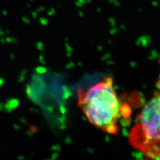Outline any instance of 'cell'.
I'll return each instance as SVG.
<instances>
[{
	"label": "cell",
	"mask_w": 160,
	"mask_h": 160,
	"mask_svg": "<svg viewBox=\"0 0 160 160\" xmlns=\"http://www.w3.org/2000/svg\"><path fill=\"white\" fill-rule=\"evenodd\" d=\"M78 105L95 127L109 134L119 132L122 106L111 77L78 92Z\"/></svg>",
	"instance_id": "cell-1"
},
{
	"label": "cell",
	"mask_w": 160,
	"mask_h": 160,
	"mask_svg": "<svg viewBox=\"0 0 160 160\" xmlns=\"http://www.w3.org/2000/svg\"><path fill=\"white\" fill-rule=\"evenodd\" d=\"M157 86L158 89L140 112L129 137L130 144L150 160L160 159V79Z\"/></svg>",
	"instance_id": "cell-2"
},
{
	"label": "cell",
	"mask_w": 160,
	"mask_h": 160,
	"mask_svg": "<svg viewBox=\"0 0 160 160\" xmlns=\"http://www.w3.org/2000/svg\"><path fill=\"white\" fill-rule=\"evenodd\" d=\"M159 62H160V60H159Z\"/></svg>",
	"instance_id": "cell-3"
}]
</instances>
